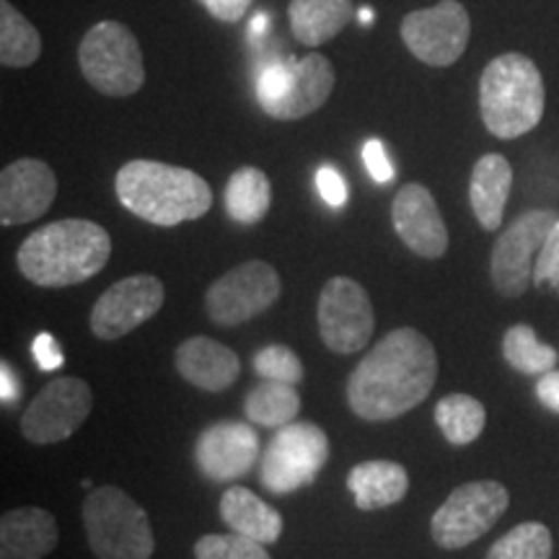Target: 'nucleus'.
I'll return each instance as SVG.
<instances>
[{"label":"nucleus","instance_id":"obj_1","mask_svg":"<svg viewBox=\"0 0 559 559\" xmlns=\"http://www.w3.org/2000/svg\"><path fill=\"white\" fill-rule=\"evenodd\" d=\"M438 381V353L423 332H389L347 379V404L355 417L386 423L415 409Z\"/></svg>","mask_w":559,"mask_h":559},{"label":"nucleus","instance_id":"obj_2","mask_svg":"<svg viewBox=\"0 0 559 559\" xmlns=\"http://www.w3.org/2000/svg\"><path fill=\"white\" fill-rule=\"evenodd\" d=\"M111 257L107 228L94 221L66 218L41 226L19 247V272L39 288H68L99 275Z\"/></svg>","mask_w":559,"mask_h":559},{"label":"nucleus","instance_id":"obj_3","mask_svg":"<svg viewBox=\"0 0 559 559\" xmlns=\"http://www.w3.org/2000/svg\"><path fill=\"white\" fill-rule=\"evenodd\" d=\"M122 207L160 228L198 221L213 207V190L198 171L160 160H128L115 179Z\"/></svg>","mask_w":559,"mask_h":559},{"label":"nucleus","instance_id":"obj_4","mask_svg":"<svg viewBox=\"0 0 559 559\" xmlns=\"http://www.w3.org/2000/svg\"><path fill=\"white\" fill-rule=\"evenodd\" d=\"M547 88L536 62L521 52L498 55L479 79V115L500 140L526 135L542 122Z\"/></svg>","mask_w":559,"mask_h":559},{"label":"nucleus","instance_id":"obj_5","mask_svg":"<svg viewBox=\"0 0 559 559\" xmlns=\"http://www.w3.org/2000/svg\"><path fill=\"white\" fill-rule=\"evenodd\" d=\"M334 83V66L319 52L306 58L272 60L257 75V102L272 120L293 122L324 107Z\"/></svg>","mask_w":559,"mask_h":559},{"label":"nucleus","instance_id":"obj_6","mask_svg":"<svg viewBox=\"0 0 559 559\" xmlns=\"http://www.w3.org/2000/svg\"><path fill=\"white\" fill-rule=\"evenodd\" d=\"M88 547L99 559H148L156 549L151 519L120 487H96L83 502Z\"/></svg>","mask_w":559,"mask_h":559},{"label":"nucleus","instance_id":"obj_7","mask_svg":"<svg viewBox=\"0 0 559 559\" xmlns=\"http://www.w3.org/2000/svg\"><path fill=\"white\" fill-rule=\"evenodd\" d=\"M79 66L83 79L111 99L138 94L145 83L143 50L122 21H99L83 34Z\"/></svg>","mask_w":559,"mask_h":559},{"label":"nucleus","instance_id":"obj_8","mask_svg":"<svg viewBox=\"0 0 559 559\" xmlns=\"http://www.w3.org/2000/svg\"><path fill=\"white\" fill-rule=\"evenodd\" d=\"M510 506V492L495 479L466 481L436 510L430 534L440 549H464L487 534Z\"/></svg>","mask_w":559,"mask_h":559},{"label":"nucleus","instance_id":"obj_9","mask_svg":"<svg viewBox=\"0 0 559 559\" xmlns=\"http://www.w3.org/2000/svg\"><path fill=\"white\" fill-rule=\"evenodd\" d=\"M330 459V438L313 423H288L277 428L262 453V485L275 495L309 487Z\"/></svg>","mask_w":559,"mask_h":559},{"label":"nucleus","instance_id":"obj_10","mask_svg":"<svg viewBox=\"0 0 559 559\" xmlns=\"http://www.w3.org/2000/svg\"><path fill=\"white\" fill-rule=\"evenodd\" d=\"M557 221V210H528L498 236L489 257V277L500 296L519 298L528 290V285H534L536 257Z\"/></svg>","mask_w":559,"mask_h":559},{"label":"nucleus","instance_id":"obj_11","mask_svg":"<svg viewBox=\"0 0 559 559\" xmlns=\"http://www.w3.org/2000/svg\"><path fill=\"white\" fill-rule=\"evenodd\" d=\"M280 293H283V280L277 270L262 260H251L210 285L205 309L218 326H239L272 309Z\"/></svg>","mask_w":559,"mask_h":559},{"label":"nucleus","instance_id":"obj_12","mask_svg":"<svg viewBox=\"0 0 559 559\" xmlns=\"http://www.w3.org/2000/svg\"><path fill=\"white\" fill-rule=\"evenodd\" d=\"M404 47L430 68H449L466 52L472 19L459 0H440L432 9L412 11L402 19Z\"/></svg>","mask_w":559,"mask_h":559},{"label":"nucleus","instance_id":"obj_13","mask_svg":"<svg viewBox=\"0 0 559 559\" xmlns=\"http://www.w3.org/2000/svg\"><path fill=\"white\" fill-rule=\"evenodd\" d=\"M321 342L337 355H355L368 345L376 330V313L368 293L358 280L337 275L319 296Z\"/></svg>","mask_w":559,"mask_h":559},{"label":"nucleus","instance_id":"obj_14","mask_svg":"<svg viewBox=\"0 0 559 559\" xmlns=\"http://www.w3.org/2000/svg\"><path fill=\"white\" fill-rule=\"evenodd\" d=\"M91 409H94V394L88 383L75 376H62L34 396L21 417V432L37 445L60 443L86 423Z\"/></svg>","mask_w":559,"mask_h":559},{"label":"nucleus","instance_id":"obj_15","mask_svg":"<svg viewBox=\"0 0 559 559\" xmlns=\"http://www.w3.org/2000/svg\"><path fill=\"white\" fill-rule=\"evenodd\" d=\"M166 290L156 275H130L117 280L91 309V332L99 340H120L156 317Z\"/></svg>","mask_w":559,"mask_h":559},{"label":"nucleus","instance_id":"obj_16","mask_svg":"<svg viewBox=\"0 0 559 559\" xmlns=\"http://www.w3.org/2000/svg\"><path fill=\"white\" fill-rule=\"evenodd\" d=\"M58 198V177L39 158H19L0 171V223L5 228L41 218Z\"/></svg>","mask_w":559,"mask_h":559},{"label":"nucleus","instance_id":"obj_17","mask_svg":"<svg viewBox=\"0 0 559 559\" xmlns=\"http://www.w3.org/2000/svg\"><path fill=\"white\" fill-rule=\"evenodd\" d=\"M260 459V436L249 423L226 419L200 432L194 443L198 469L213 481H234L251 472Z\"/></svg>","mask_w":559,"mask_h":559},{"label":"nucleus","instance_id":"obj_18","mask_svg":"<svg viewBox=\"0 0 559 559\" xmlns=\"http://www.w3.org/2000/svg\"><path fill=\"white\" fill-rule=\"evenodd\" d=\"M391 223L404 247L425 260H438L449 249V228L428 187L404 185L391 202Z\"/></svg>","mask_w":559,"mask_h":559},{"label":"nucleus","instance_id":"obj_19","mask_svg":"<svg viewBox=\"0 0 559 559\" xmlns=\"http://www.w3.org/2000/svg\"><path fill=\"white\" fill-rule=\"evenodd\" d=\"M174 366L192 386L218 394L236 383L241 373V360L234 349L210 337L185 340L174 353Z\"/></svg>","mask_w":559,"mask_h":559},{"label":"nucleus","instance_id":"obj_20","mask_svg":"<svg viewBox=\"0 0 559 559\" xmlns=\"http://www.w3.org/2000/svg\"><path fill=\"white\" fill-rule=\"evenodd\" d=\"M58 547V521L45 508H16L0 519V559H45Z\"/></svg>","mask_w":559,"mask_h":559},{"label":"nucleus","instance_id":"obj_21","mask_svg":"<svg viewBox=\"0 0 559 559\" xmlns=\"http://www.w3.org/2000/svg\"><path fill=\"white\" fill-rule=\"evenodd\" d=\"M513 187V166L500 153H487L472 169L469 202L474 218L485 230H498L506 218V205Z\"/></svg>","mask_w":559,"mask_h":559},{"label":"nucleus","instance_id":"obj_22","mask_svg":"<svg viewBox=\"0 0 559 559\" xmlns=\"http://www.w3.org/2000/svg\"><path fill=\"white\" fill-rule=\"evenodd\" d=\"M347 489L360 510H381L404 500L409 492V474L396 461H362L349 469Z\"/></svg>","mask_w":559,"mask_h":559},{"label":"nucleus","instance_id":"obj_23","mask_svg":"<svg viewBox=\"0 0 559 559\" xmlns=\"http://www.w3.org/2000/svg\"><path fill=\"white\" fill-rule=\"evenodd\" d=\"M221 519L230 531L260 544H275L283 536V515L247 487H228L223 492Z\"/></svg>","mask_w":559,"mask_h":559},{"label":"nucleus","instance_id":"obj_24","mask_svg":"<svg viewBox=\"0 0 559 559\" xmlns=\"http://www.w3.org/2000/svg\"><path fill=\"white\" fill-rule=\"evenodd\" d=\"M355 16L353 0H290V32L300 45L319 47L332 41Z\"/></svg>","mask_w":559,"mask_h":559},{"label":"nucleus","instance_id":"obj_25","mask_svg":"<svg viewBox=\"0 0 559 559\" xmlns=\"http://www.w3.org/2000/svg\"><path fill=\"white\" fill-rule=\"evenodd\" d=\"M226 213L230 221L241 223V226H257L267 218L270 205H272V185L267 174L257 166H241L230 174L226 194Z\"/></svg>","mask_w":559,"mask_h":559},{"label":"nucleus","instance_id":"obj_26","mask_svg":"<svg viewBox=\"0 0 559 559\" xmlns=\"http://www.w3.org/2000/svg\"><path fill=\"white\" fill-rule=\"evenodd\" d=\"M41 55L37 26L11 0H0V62L5 68H29Z\"/></svg>","mask_w":559,"mask_h":559},{"label":"nucleus","instance_id":"obj_27","mask_svg":"<svg viewBox=\"0 0 559 559\" xmlns=\"http://www.w3.org/2000/svg\"><path fill=\"white\" fill-rule=\"evenodd\" d=\"M300 412V394L293 383L262 381L243 400V415L260 428H283Z\"/></svg>","mask_w":559,"mask_h":559},{"label":"nucleus","instance_id":"obj_28","mask_svg":"<svg viewBox=\"0 0 559 559\" xmlns=\"http://www.w3.org/2000/svg\"><path fill=\"white\" fill-rule=\"evenodd\" d=\"M436 423L453 445H469L481 436L487 409L469 394H449L436 404Z\"/></svg>","mask_w":559,"mask_h":559},{"label":"nucleus","instance_id":"obj_29","mask_svg":"<svg viewBox=\"0 0 559 559\" xmlns=\"http://www.w3.org/2000/svg\"><path fill=\"white\" fill-rule=\"evenodd\" d=\"M502 358L523 376H544L557 366V349L536 337L534 326L515 324L502 337Z\"/></svg>","mask_w":559,"mask_h":559},{"label":"nucleus","instance_id":"obj_30","mask_svg":"<svg viewBox=\"0 0 559 559\" xmlns=\"http://www.w3.org/2000/svg\"><path fill=\"white\" fill-rule=\"evenodd\" d=\"M551 531L539 521L519 523L500 536L487 551V559H551Z\"/></svg>","mask_w":559,"mask_h":559},{"label":"nucleus","instance_id":"obj_31","mask_svg":"<svg viewBox=\"0 0 559 559\" xmlns=\"http://www.w3.org/2000/svg\"><path fill=\"white\" fill-rule=\"evenodd\" d=\"M198 559H272L264 544L241 534H207L194 544Z\"/></svg>","mask_w":559,"mask_h":559},{"label":"nucleus","instance_id":"obj_32","mask_svg":"<svg viewBox=\"0 0 559 559\" xmlns=\"http://www.w3.org/2000/svg\"><path fill=\"white\" fill-rule=\"evenodd\" d=\"M254 370L264 381H283L298 386L304 381V362L290 347L267 345L254 355Z\"/></svg>","mask_w":559,"mask_h":559},{"label":"nucleus","instance_id":"obj_33","mask_svg":"<svg viewBox=\"0 0 559 559\" xmlns=\"http://www.w3.org/2000/svg\"><path fill=\"white\" fill-rule=\"evenodd\" d=\"M534 285H536V288L551 285V288H555V293L559 296V221L555 223V228L549 230L547 241H544L539 257H536Z\"/></svg>","mask_w":559,"mask_h":559},{"label":"nucleus","instance_id":"obj_34","mask_svg":"<svg viewBox=\"0 0 559 559\" xmlns=\"http://www.w3.org/2000/svg\"><path fill=\"white\" fill-rule=\"evenodd\" d=\"M362 164H366L370 179L379 181V185H389V181L394 179V166H391L381 140L370 138L368 143L362 145Z\"/></svg>","mask_w":559,"mask_h":559},{"label":"nucleus","instance_id":"obj_35","mask_svg":"<svg viewBox=\"0 0 559 559\" xmlns=\"http://www.w3.org/2000/svg\"><path fill=\"white\" fill-rule=\"evenodd\" d=\"M317 187H319L321 200H324L326 205L345 207L347 185L337 169H332V166H321V169L317 171Z\"/></svg>","mask_w":559,"mask_h":559},{"label":"nucleus","instance_id":"obj_36","mask_svg":"<svg viewBox=\"0 0 559 559\" xmlns=\"http://www.w3.org/2000/svg\"><path fill=\"white\" fill-rule=\"evenodd\" d=\"M198 3L205 9L215 21H223V24H236L247 16L254 0H198Z\"/></svg>","mask_w":559,"mask_h":559},{"label":"nucleus","instance_id":"obj_37","mask_svg":"<svg viewBox=\"0 0 559 559\" xmlns=\"http://www.w3.org/2000/svg\"><path fill=\"white\" fill-rule=\"evenodd\" d=\"M32 355H34V360H37V366L41 370H58L62 362H66L58 340H55L52 334H47V332L37 334V340L32 342Z\"/></svg>","mask_w":559,"mask_h":559},{"label":"nucleus","instance_id":"obj_38","mask_svg":"<svg viewBox=\"0 0 559 559\" xmlns=\"http://www.w3.org/2000/svg\"><path fill=\"white\" fill-rule=\"evenodd\" d=\"M536 396L549 412L559 415V370H549V373L539 376L536 381Z\"/></svg>","mask_w":559,"mask_h":559},{"label":"nucleus","instance_id":"obj_39","mask_svg":"<svg viewBox=\"0 0 559 559\" xmlns=\"http://www.w3.org/2000/svg\"><path fill=\"white\" fill-rule=\"evenodd\" d=\"M0 400L13 404L19 400V379L9 362H0Z\"/></svg>","mask_w":559,"mask_h":559},{"label":"nucleus","instance_id":"obj_40","mask_svg":"<svg viewBox=\"0 0 559 559\" xmlns=\"http://www.w3.org/2000/svg\"><path fill=\"white\" fill-rule=\"evenodd\" d=\"M267 29V16L264 13H257L254 19H251V37H257V34H262Z\"/></svg>","mask_w":559,"mask_h":559},{"label":"nucleus","instance_id":"obj_41","mask_svg":"<svg viewBox=\"0 0 559 559\" xmlns=\"http://www.w3.org/2000/svg\"><path fill=\"white\" fill-rule=\"evenodd\" d=\"M358 16H360L362 24H370V21H373V13H370L368 9H362V11L358 13Z\"/></svg>","mask_w":559,"mask_h":559}]
</instances>
